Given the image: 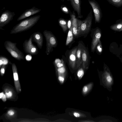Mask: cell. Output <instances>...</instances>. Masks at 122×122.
Instances as JSON below:
<instances>
[{
    "label": "cell",
    "instance_id": "83f0119b",
    "mask_svg": "<svg viewBox=\"0 0 122 122\" xmlns=\"http://www.w3.org/2000/svg\"><path fill=\"white\" fill-rule=\"evenodd\" d=\"M6 65H2L1 67L0 71V74L1 76H3L4 74Z\"/></svg>",
    "mask_w": 122,
    "mask_h": 122
},
{
    "label": "cell",
    "instance_id": "4fadbf2b",
    "mask_svg": "<svg viewBox=\"0 0 122 122\" xmlns=\"http://www.w3.org/2000/svg\"><path fill=\"white\" fill-rule=\"evenodd\" d=\"M91 57L90 56L88 48L86 47L82 54V65L84 69H87L89 66Z\"/></svg>",
    "mask_w": 122,
    "mask_h": 122
},
{
    "label": "cell",
    "instance_id": "277c9868",
    "mask_svg": "<svg viewBox=\"0 0 122 122\" xmlns=\"http://www.w3.org/2000/svg\"><path fill=\"white\" fill-rule=\"evenodd\" d=\"M16 45V43L8 40L5 41L4 43L5 49L12 57L18 61L25 60V56L17 47Z\"/></svg>",
    "mask_w": 122,
    "mask_h": 122
},
{
    "label": "cell",
    "instance_id": "e0dca14e",
    "mask_svg": "<svg viewBox=\"0 0 122 122\" xmlns=\"http://www.w3.org/2000/svg\"><path fill=\"white\" fill-rule=\"evenodd\" d=\"M80 26V20L77 19L75 15L73 20L72 29L73 34L74 38H78V30Z\"/></svg>",
    "mask_w": 122,
    "mask_h": 122
},
{
    "label": "cell",
    "instance_id": "603a6c76",
    "mask_svg": "<svg viewBox=\"0 0 122 122\" xmlns=\"http://www.w3.org/2000/svg\"><path fill=\"white\" fill-rule=\"evenodd\" d=\"M115 5L120 6L122 5V0H107Z\"/></svg>",
    "mask_w": 122,
    "mask_h": 122
},
{
    "label": "cell",
    "instance_id": "4dcf8cb0",
    "mask_svg": "<svg viewBox=\"0 0 122 122\" xmlns=\"http://www.w3.org/2000/svg\"><path fill=\"white\" fill-rule=\"evenodd\" d=\"M7 113L9 116H12L14 115L15 112L13 110H10L8 111Z\"/></svg>",
    "mask_w": 122,
    "mask_h": 122
},
{
    "label": "cell",
    "instance_id": "9a60e30c",
    "mask_svg": "<svg viewBox=\"0 0 122 122\" xmlns=\"http://www.w3.org/2000/svg\"><path fill=\"white\" fill-rule=\"evenodd\" d=\"M32 35V41L36 42L39 49H41L42 47L43 42V35L39 31L35 32Z\"/></svg>",
    "mask_w": 122,
    "mask_h": 122
},
{
    "label": "cell",
    "instance_id": "f546056e",
    "mask_svg": "<svg viewBox=\"0 0 122 122\" xmlns=\"http://www.w3.org/2000/svg\"><path fill=\"white\" fill-rule=\"evenodd\" d=\"M88 88L86 86H84L82 89V91L84 93H86L88 91Z\"/></svg>",
    "mask_w": 122,
    "mask_h": 122
},
{
    "label": "cell",
    "instance_id": "9c48e42d",
    "mask_svg": "<svg viewBox=\"0 0 122 122\" xmlns=\"http://www.w3.org/2000/svg\"><path fill=\"white\" fill-rule=\"evenodd\" d=\"M15 15L14 12H11L8 10L3 12L0 18V29L4 30L2 28L12 20Z\"/></svg>",
    "mask_w": 122,
    "mask_h": 122
},
{
    "label": "cell",
    "instance_id": "6da1fadb",
    "mask_svg": "<svg viewBox=\"0 0 122 122\" xmlns=\"http://www.w3.org/2000/svg\"><path fill=\"white\" fill-rule=\"evenodd\" d=\"M40 17V15H36L20 21L11 30L10 34H16L29 30L37 22Z\"/></svg>",
    "mask_w": 122,
    "mask_h": 122
},
{
    "label": "cell",
    "instance_id": "30bf717a",
    "mask_svg": "<svg viewBox=\"0 0 122 122\" xmlns=\"http://www.w3.org/2000/svg\"><path fill=\"white\" fill-rule=\"evenodd\" d=\"M88 1L93 9L95 22H99L102 16L101 11L99 5L95 0H89Z\"/></svg>",
    "mask_w": 122,
    "mask_h": 122
},
{
    "label": "cell",
    "instance_id": "7c38bea8",
    "mask_svg": "<svg viewBox=\"0 0 122 122\" xmlns=\"http://www.w3.org/2000/svg\"><path fill=\"white\" fill-rule=\"evenodd\" d=\"M41 9L33 6L32 8L26 10L17 19V20L19 21L35 15L40 12Z\"/></svg>",
    "mask_w": 122,
    "mask_h": 122
},
{
    "label": "cell",
    "instance_id": "d6a6232c",
    "mask_svg": "<svg viewBox=\"0 0 122 122\" xmlns=\"http://www.w3.org/2000/svg\"><path fill=\"white\" fill-rule=\"evenodd\" d=\"M63 0V1L64 0ZM67 1H69V0H67Z\"/></svg>",
    "mask_w": 122,
    "mask_h": 122
},
{
    "label": "cell",
    "instance_id": "d6986e66",
    "mask_svg": "<svg viewBox=\"0 0 122 122\" xmlns=\"http://www.w3.org/2000/svg\"><path fill=\"white\" fill-rule=\"evenodd\" d=\"M58 22L63 31L64 32H66L68 29L67 21L64 19L60 18L59 19Z\"/></svg>",
    "mask_w": 122,
    "mask_h": 122
},
{
    "label": "cell",
    "instance_id": "5bb4252c",
    "mask_svg": "<svg viewBox=\"0 0 122 122\" xmlns=\"http://www.w3.org/2000/svg\"><path fill=\"white\" fill-rule=\"evenodd\" d=\"M11 64L15 88L17 91L18 92H19L21 91V89L18 79L17 68L15 63H12Z\"/></svg>",
    "mask_w": 122,
    "mask_h": 122
},
{
    "label": "cell",
    "instance_id": "484cf974",
    "mask_svg": "<svg viewBox=\"0 0 122 122\" xmlns=\"http://www.w3.org/2000/svg\"><path fill=\"white\" fill-rule=\"evenodd\" d=\"M113 29L115 30H122V23H120L117 24L113 26Z\"/></svg>",
    "mask_w": 122,
    "mask_h": 122
},
{
    "label": "cell",
    "instance_id": "cb8c5ba5",
    "mask_svg": "<svg viewBox=\"0 0 122 122\" xmlns=\"http://www.w3.org/2000/svg\"><path fill=\"white\" fill-rule=\"evenodd\" d=\"M61 9L62 12L67 14H70V11L66 6L64 5H62L61 7Z\"/></svg>",
    "mask_w": 122,
    "mask_h": 122
},
{
    "label": "cell",
    "instance_id": "52a82bcc",
    "mask_svg": "<svg viewBox=\"0 0 122 122\" xmlns=\"http://www.w3.org/2000/svg\"><path fill=\"white\" fill-rule=\"evenodd\" d=\"M77 47V46H76L70 50H67L65 54L68 65L73 69L76 68V55Z\"/></svg>",
    "mask_w": 122,
    "mask_h": 122
},
{
    "label": "cell",
    "instance_id": "7402d4cb",
    "mask_svg": "<svg viewBox=\"0 0 122 122\" xmlns=\"http://www.w3.org/2000/svg\"><path fill=\"white\" fill-rule=\"evenodd\" d=\"M5 94L7 98H11L13 95V93L11 90L9 88H6L5 89Z\"/></svg>",
    "mask_w": 122,
    "mask_h": 122
},
{
    "label": "cell",
    "instance_id": "1f68e13d",
    "mask_svg": "<svg viewBox=\"0 0 122 122\" xmlns=\"http://www.w3.org/2000/svg\"><path fill=\"white\" fill-rule=\"evenodd\" d=\"M74 116L76 117H78L80 116V114L79 113L76 112H75L73 113Z\"/></svg>",
    "mask_w": 122,
    "mask_h": 122
},
{
    "label": "cell",
    "instance_id": "d4e9b609",
    "mask_svg": "<svg viewBox=\"0 0 122 122\" xmlns=\"http://www.w3.org/2000/svg\"><path fill=\"white\" fill-rule=\"evenodd\" d=\"M99 53H101L102 52V47L100 41H99L98 44L96 47V49Z\"/></svg>",
    "mask_w": 122,
    "mask_h": 122
},
{
    "label": "cell",
    "instance_id": "5b68a950",
    "mask_svg": "<svg viewBox=\"0 0 122 122\" xmlns=\"http://www.w3.org/2000/svg\"><path fill=\"white\" fill-rule=\"evenodd\" d=\"M46 41L45 53L47 55L53 51V48L57 45V39L51 32L45 30L43 32Z\"/></svg>",
    "mask_w": 122,
    "mask_h": 122
},
{
    "label": "cell",
    "instance_id": "8992f818",
    "mask_svg": "<svg viewBox=\"0 0 122 122\" xmlns=\"http://www.w3.org/2000/svg\"><path fill=\"white\" fill-rule=\"evenodd\" d=\"M32 34L28 40L24 41L23 43V50L27 54L32 55H37L39 53L38 50L36 46L32 43Z\"/></svg>",
    "mask_w": 122,
    "mask_h": 122
},
{
    "label": "cell",
    "instance_id": "4316f807",
    "mask_svg": "<svg viewBox=\"0 0 122 122\" xmlns=\"http://www.w3.org/2000/svg\"><path fill=\"white\" fill-rule=\"evenodd\" d=\"M0 98L4 102L6 101V96L3 92H2L0 93Z\"/></svg>",
    "mask_w": 122,
    "mask_h": 122
},
{
    "label": "cell",
    "instance_id": "2e32d148",
    "mask_svg": "<svg viewBox=\"0 0 122 122\" xmlns=\"http://www.w3.org/2000/svg\"><path fill=\"white\" fill-rule=\"evenodd\" d=\"M74 10L76 12L77 18H81L83 16L81 14V1L80 0H69Z\"/></svg>",
    "mask_w": 122,
    "mask_h": 122
},
{
    "label": "cell",
    "instance_id": "8fae6325",
    "mask_svg": "<svg viewBox=\"0 0 122 122\" xmlns=\"http://www.w3.org/2000/svg\"><path fill=\"white\" fill-rule=\"evenodd\" d=\"M76 52V68H78L82 64V54L84 49L86 47L83 42L79 41L78 42Z\"/></svg>",
    "mask_w": 122,
    "mask_h": 122
},
{
    "label": "cell",
    "instance_id": "44dd1931",
    "mask_svg": "<svg viewBox=\"0 0 122 122\" xmlns=\"http://www.w3.org/2000/svg\"><path fill=\"white\" fill-rule=\"evenodd\" d=\"M80 67L77 71V76L79 78H81L83 76L84 71V68H83L82 64L80 66Z\"/></svg>",
    "mask_w": 122,
    "mask_h": 122
},
{
    "label": "cell",
    "instance_id": "7a4b0ae2",
    "mask_svg": "<svg viewBox=\"0 0 122 122\" xmlns=\"http://www.w3.org/2000/svg\"><path fill=\"white\" fill-rule=\"evenodd\" d=\"M93 16L91 9L86 19L80 20V26L78 31V38L81 36L86 37L91 30Z\"/></svg>",
    "mask_w": 122,
    "mask_h": 122
},
{
    "label": "cell",
    "instance_id": "ac0fdd59",
    "mask_svg": "<svg viewBox=\"0 0 122 122\" xmlns=\"http://www.w3.org/2000/svg\"><path fill=\"white\" fill-rule=\"evenodd\" d=\"M74 36L72 31V27L69 29L66 40V45L67 46L73 41Z\"/></svg>",
    "mask_w": 122,
    "mask_h": 122
},
{
    "label": "cell",
    "instance_id": "ba28073f",
    "mask_svg": "<svg viewBox=\"0 0 122 122\" xmlns=\"http://www.w3.org/2000/svg\"><path fill=\"white\" fill-rule=\"evenodd\" d=\"M91 36L92 38L91 49V52H94L97 44L100 41L101 33L99 29L97 28L91 30Z\"/></svg>",
    "mask_w": 122,
    "mask_h": 122
},
{
    "label": "cell",
    "instance_id": "ffe728a7",
    "mask_svg": "<svg viewBox=\"0 0 122 122\" xmlns=\"http://www.w3.org/2000/svg\"><path fill=\"white\" fill-rule=\"evenodd\" d=\"M11 63L8 58L2 56H0V67L2 65H7L8 64Z\"/></svg>",
    "mask_w": 122,
    "mask_h": 122
},
{
    "label": "cell",
    "instance_id": "3957f363",
    "mask_svg": "<svg viewBox=\"0 0 122 122\" xmlns=\"http://www.w3.org/2000/svg\"><path fill=\"white\" fill-rule=\"evenodd\" d=\"M100 78L101 85L109 91L111 92L112 90V86L114 84V79L112 74L108 67H104V71L100 74Z\"/></svg>",
    "mask_w": 122,
    "mask_h": 122
},
{
    "label": "cell",
    "instance_id": "f1b7e54d",
    "mask_svg": "<svg viewBox=\"0 0 122 122\" xmlns=\"http://www.w3.org/2000/svg\"><path fill=\"white\" fill-rule=\"evenodd\" d=\"M58 79L61 83H62L65 80L64 78L63 77L60 76H59Z\"/></svg>",
    "mask_w": 122,
    "mask_h": 122
}]
</instances>
